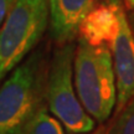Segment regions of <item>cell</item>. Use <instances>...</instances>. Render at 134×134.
<instances>
[{"label": "cell", "mask_w": 134, "mask_h": 134, "mask_svg": "<svg viewBox=\"0 0 134 134\" xmlns=\"http://www.w3.org/2000/svg\"><path fill=\"white\" fill-rule=\"evenodd\" d=\"M50 60L34 51L0 86V134H23L47 103Z\"/></svg>", "instance_id": "cell-1"}, {"label": "cell", "mask_w": 134, "mask_h": 134, "mask_svg": "<svg viewBox=\"0 0 134 134\" xmlns=\"http://www.w3.org/2000/svg\"><path fill=\"white\" fill-rule=\"evenodd\" d=\"M73 81L82 105L93 119L103 123L117 105V81L110 48L78 38L73 60Z\"/></svg>", "instance_id": "cell-2"}, {"label": "cell", "mask_w": 134, "mask_h": 134, "mask_svg": "<svg viewBox=\"0 0 134 134\" xmlns=\"http://www.w3.org/2000/svg\"><path fill=\"white\" fill-rule=\"evenodd\" d=\"M108 134H134V97L117 114Z\"/></svg>", "instance_id": "cell-9"}, {"label": "cell", "mask_w": 134, "mask_h": 134, "mask_svg": "<svg viewBox=\"0 0 134 134\" xmlns=\"http://www.w3.org/2000/svg\"><path fill=\"white\" fill-rule=\"evenodd\" d=\"M18 0H0V29Z\"/></svg>", "instance_id": "cell-10"}, {"label": "cell", "mask_w": 134, "mask_h": 134, "mask_svg": "<svg viewBox=\"0 0 134 134\" xmlns=\"http://www.w3.org/2000/svg\"><path fill=\"white\" fill-rule=\"evenodd\" d=\"M23 134H65V130L62 123L43 107L27 124Z\"/></svg>", "instance_id": "cell-8"}, {"label": "cell", "mask_w": 134, "mask_h": 134, "mask_svg": "<svg viewBox=\"0 0 134 134\" xmlns=\"http://www.w3.org/2000/svg\"><path fill=\"white\" fill-rule=\"evenodd\" d=\"M98 0H48L50 30L60 45L71 42L80 32V26Z\"/></svg>", "instance_id": "cell-6"}, {"label": "cell", "mask_w": 134, "mask_h": 134, "mask_svg": "<svg viewBox=\"0 0 134 134\" xmlns=\"http://www.w3.org/2000/svg\"><path fill=\"white\" fill-rule=\"evenodd\" d=\"M76 43L60 45L52 53L48 66L47 105L63 124L68 134L88 133L94 129V119L88 114L77 96L73 81Z\"/></svg>", "instance_id": "cell-4"}, {"label": "cell", "mask_w": 134, "mask_h": 134, "mask_svg": "<svg viewBox=\"0 0 134 134\" xmlns=\"http://www.w3.org/2000/svg\"><path fill=\"white\" fill-rule=\"evenodd\" d=\"M109 132V128H107L105 125H99L97 129L92 130V132H88V133H82V134H108Z\"/></svg>", "instance_id": "cell-11"}, {"label": "cell", "mask_w": 134, "mask_h": 134, "mask_svg": "<svg viewBox=\"0 0 134 134\" xmlns=\"http://www.w3.org/2000/svg\"><path fill=\"white\" fill-rule=\"evenodd\" d=\"M108 47L112 52L117 81V114L134 97V34L128 16H122L117 32Z\"/></svg>", "instance_id": "cell-5"}, {"label": "cell", "mask_w": 134, "mask_h": 134, "mask_svg": "<svg viewBox=\"0 0 134 134\" xmlns=\"http://www.w3.org/2000/svg\"><path fill=\"white\" fill-rule=\"evenodd\" d=\"M124 1L125 6L128 8V9H132V8H134V0H123Z\"/></svg>", "instance_id": "cell-13"}, {"label": "cell", "mask_w": 134, "mask_h": 134, "mask_svg": "<svg viewBox=\"0 0 134 134\" xmlns=\"http://www.w3.org/2000/svg\"><path fill=\"white\" fill-rule=\"evenodd\" d=\"M124 14L122 5L115 0L97 4L82 21L78 35L91 45L108 46Z\"/></svg>", "instance_id": "cell-7"}, {"label": "cell", "mask_w": 134, "mask_h": 134, "mask_svg": "<svg viewBox=\"0 0 134 134\" xmlns=\"http://www.w3.org/2000/svg\"><path fill=\"white\" fill-rule=\"evenodd\" d=\"M128 21H129V25L132 27V31L134 34V8L129 9V16H128Z\"/></svg>", "instance_id": "cell-12"}, {"label": "cell", "mask_w": 134, "mask_h": 134, "mask_svg": "<svg viewBox=\"0 0 134 134\" xmlns=\"http://www.w3.org/2000/svg\"><path fill=\"white\" fill-rule=\"evenodd\" d=\"M48 24V0L16 1L0 29V82L32 52Z\"/></svg>", "instance_id": "cell-3"}]
</instances>
